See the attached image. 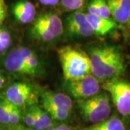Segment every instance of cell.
<instances>
[{"instance_id":"3","label":"cell","mask_w":130,"mask_h":130,"mask_svg":"<svg viewBox=\"0 0 130 130\" xmlns=\"http://www.w3.org/2000/svg\"><path fill=\"white\" fill-rule=\"evenodd\" d=\"M58 56L65 81H72L92 74L91 61L88 54L72 46L59 48Z\"/></svg>"},{"instance_id":"5","label":"cell","mask_w":130,"mask_h":130,"mask_svg":"<svg viewBox=\"0 0 130 130\" xmlns=\"http://www.w3.org/2000/svg\"><path fill=\"white\" fill-rule=\"evenodd\" d=\"M108 91L119 113L124 116H130V83L124 80L111 79L103 85Z\"/></svg>"},{"instance_id":"24","label":"cell","mask_w":130,"mask_h":130,"mask_svg":"<svg viewBox=\"0 0 130 130\" xmlns=\"http://www.w3.org/2000/svg\"><path fill=\"white\" fill-rule=\"evenodd\" d=\"M60 1L61 0H39V2L44 6L53 7L60 4Z\"/></svg>"},{"instance_id":"12","label":"cell","mask_w":130,"mask_h":130,"mask_svg":"<svg viewBox=\"0 0 130 130\" xmlns=\"http://www.w3.org/2000/svg\"><path fill=\"white\" fill-rule=\"evenodd\" d=\"M85 15L95 35L106 36L115 29L117 25L116 21L111 18H103L88 13H86Z\"/></svg>"},{"instance_id":"13","label":"cell","mask_w":130,"mask_h":130,"mask_svg":"<svg viewBox=\"0 0 130 130\" xmlns=\"http://www.w3.org/2000/svg\"><path fill=\"white\" fill-rule=\"evenodd\" d=\"M42 103H47L71 112L72 109V101L71 98L64 93L46 91L41 95Z\"/></svg>"},{"instance_id":"7","label":"cell","mask_w":130,"mask_h":130,"mask_svg":"<svg viewBox=\"0 0 130 130\" xmlns=\"http://www.w3.org/2000/svg\"><path fill=\"white\" fill-rule=\"evenodd\" d=\"M5 98L20 108L32 103L36 99L32 85L24 82L14 83L11 85L6 90Z\"/></svg>"},{"instance_id":"2","label":"cell","mask_w":130,"mask_h":130,"mask_svg":"<svg viewBox=\"0 0 130 130\" xmlns=\"http://www.w3.org/2000/svg\"><path fill=\"white\" fill-rule=\"evenodd\" d=\"M5 67L8 72L27 77H39L43 66L35 51L26 47L14 48L5 58Z\"/></svg>"},{"instance_id":"28","label":"cell","mask_w":130,"mask_h":130,"mask_svg":"<svg viewBox=\"0 0 130 130\" xmlns=\"http://www.w3.org/2000/svg\"><path fill=\"white\" fill-rule=\"evenodd\" d=\"M126 25L127 28H129V30H130V18H129V20H128V22H127V23L126 24Z\"/></svg>"},{"instance_id":"19","label":"cell","mask_w":130,"mask_h":130,"mask_svg":"<svg viewBox=\"0 0 130 130\" xmlns=\"http://www.w3.org/2000/svg\"><path fill=\"white\" fill-rule=\"evenodd\" d=\"M11 103L6 98L0 100V124L9 125V111Z\"/></svg>"},{"instance_id":"10","label":"cell","mask_w":130,"mask_h":130,"mask_svg":"<svg viewBox=\"0 0 130 130\" xmlns=\"http://www.w3.org/2000/svg\"><path fill=\"white\" fill-rule=\"evenodd\" d=\"M12 14L19 23L29 24L36 18V9L29 0H20L12 7Z\"/></svg>"},{"instance_id":"23","label":"cell","mask_w":130,"mask_h":130,"mask_svg":"<svg viewBox=\"0 0 130 130\" xmlns=\"http://www.w3.org/2000/svg\"><path fill=\"white\" fill-rule=\"evenodd\" d=\"M7 15V6L5 0H0V25L5 21Z\"/></svg>"},{"instance_id":"26","label":"cell","mask_w":130,"mask_h":130,"mask_svg":"<svg viewBox=\"0 0 130 130\" xmlns=\"http://www.w3.org/2000/svg\"><path fill=\"white\" fill-rule=\"evenodd\" d=\"M56 130H72L70 126L66 124H61V125L56 126Z\"/></svg>"},{"instance_id":"25","label":"cell","mask_w":130,"mask_h":130,"mask_svg":"<svg viewBox=\"0 0 130 130\" xmlns=\"http://www.w3.org/2000/svg\"><path fill=\"white\" fill-rule=\"evenodd\" d=\"M8 126L5 130H33L32 129L28 128L26 126H23L21 124H16V125H7Z\"/></svg>"},{"instance_id":"27","label":"cell","mask_w":130,"mask_h":130,"mask_svg":"<svg viewBox=\"0 0 130 130\" xmlns=\"http://www.w3.org/2000/svg\"><path fill=\"white\" fill-rule=\"evenodd\" d=\"M5 82V79L4 78V77L2 76V74L0 73V89L2 88L4 85Z\"/></svg>"},{"instance_id":"9","label":"cell","mask_w":130,"mask_h":130,"mask_svg":"<svg viewBox=\"0 0 130 130\" xmlns=\"http://www.w3.org/2000/svg\"><path fill=\"white\" fill-rule=\"evenodd\" d=\"M43 26L51 32L54 37H59L64 32V24L59 14L55 12H48L39 14L33 21Z\"/></svg>"},{"instance_id":"6","label":"cell","mask_w":130,"mask_h":130,"mask_svg":"<svg viewBox=\"0 0 130 130\" xmlns=\"http://www.w3.org/2000/svg\"><path fill=\"white\" fill-rule=\"evenodd\" d=\"M65 88L70 96L80 101L99 93L100 83L93 74H90L83 78L66 82Z\"/></svg>"},{"instance_id":"15","label":"cell","mask_w":130,"mask_h":130,"mask_svg":"<svg viewBox=\"0 0 130 130\" xmlns=\"http://www.w3.org/2000/svg\"><path fill=\"white\" fill-rule=\"evenodd\" d=\"M83 130H125L123 121L116 116H110L105 121L94 124Z\"/></svg>"},{"instance_id":"14","label":"cell","mask_w":130,"mask_h":130,"mask_svg":"<svg viewBox=\"0 0 130 130\" xmlns=\"http://www.w3.org/2000/svg\"><path fill=\"white\" fill-rule=\"evenodd\" d=\"M88 13L103 18H111V12L106 0H90L88 5Z\"/></svg>"},{"instance_id":"16","label":"cell","mask_w":130,"mask_h":130,"mask_svg":"<svg viewBox=\"0 0 130 130\" xmlns=\"http://www.w3.org/2000/svg\"><path fill=\"white\" fill-rule=\"evenodd\" d=\"M43 108L49 114L52 119L63 121L67 120L70 115V112L59 107L51 105L47 103H42Z\"/></svg>"},{"instance_id":"4","label":"cell","mask_w":130,"mask_h":130,"mask_svg":"<svg viewBox=\"0 0 130 130\" xmlns=\"http://www.w3.org/2000/svg\"><path fill=\"white\" fill-rule=\"evenodd\" d=\"M80 114L84 120L97 124L108 119L111 113L110 96L108 93H98L78 102Z\"/></svg>"},{"instance_id":"17","label":"cell","mask_w":130,"mask_h":130,"mask_svg":"<svg viewBox=\"0 0 130 130\" xmlns=\"http://www.w3.org/2000/svg\"><path fill=\"white\" fill-rule=\"evenodd\" d=\"M31 34L38 40L43 42H51L55 38L46 28L35 22L32 23Z\"/></svg>"},{"instance_id":"21","label":"cell","mask_w":130,"mask_h":130,"mask_svg":"<svg viewBox=\"0 0 130 130\" xmlns=\"http://www.w3.org/2000/svg\"><path fill=\"white\" fill-rule=\"evenodd\" d=\"M22 118H23V116H22L20 108L19 107L14 106V104H12L11 103L10 111H9V125L19 124Z\"/></svg>"},{"instance_id":"11","label":"cell","mask_w":130,"mask_h":130,"mask_svg":"<svg viewBox=\"0 0 130 130\" xmlns=\"http://www.w3.org/2000/svg\"><path fill=\"white\" fill-rule=\"evenodd\" d=\"M106 2L116 23H127L130 18V0H106Z\"/></svg>"},{"instance_id":"8","label":"cell","mask_w":130,"mask_h":130,"mask_svg":"<svg viewBox=\"0 0 130 130\" xmlns=\"http://www.w3.org/2000/svg\"><path fill=\"white\" fill-rule=\"evenodd\" d=\"M86 13L80 11L72 12L65 20L67 33L74 37H90L95 33L86 19Z\"/></svg>"},{"instance_id":"22","label":"cell","mask_w":130,"mask_h":130,"mask_svg":"<svg viewBox=\"0 0 130 130\" xmlns=\"http://www.w3.org/2000/svg\"><path fill=\"white\" fill-rule=\"evenodd\" d=\"M23 121L27 127L30 128V129L33 128V125H34V115H33V113H32L30 108L24 113Z\"/></svg>"},{"instance_id":"29","label":"cell","mask_w":130,"mask_h":130,"mask_svg":"<svg viewBox=\"0 0 130 130\" xmlns=\"http://www.w3.org/2000/svg\"><path fill=\"white\" fill-rule=\"evenodd\" d=\"M46 130H56V126H52V127H50V128L47 129Z\"/></svg>"},{"instance_id":"1","label":"cell","mask_w":130,"mask_h":130,"mask_svg":"<svg viewBox=\"0 0 130 130\" xmlns=\"http://www.w3.org/2000/svg\"><path fill=\"white\" fill-rule=\"evenodd\" d=\"M92 74L101 80L117 78L125 71V65L120 51L112 46L92 47L88 52Z\"/></svg>"},{"instance_id":"20","label":"cell","mask_w":130,"mask_h":130,"mask_svg":"<svg viewBox=\"0 0 130 130\" xmlns=\"http://www.w3.org/2000/svg\"><path fill=\"white\" fill-rule=\"evenodd\" d=\"M12 38L9 32L3 28H0V54L7 50L11 45Z\"/></svg>"},{"instance_id":"18","label":"cell","mask_w":130,"mask_h":130,"mask_svg":"<svg viewBox=\"0 0 130 130\" xmlns=\"http://www.w3.org/2000/svg\"><path fill=\"white\" fill-rule=\"evenodd\" d=\"M32 108L38 118L40 122L41 123L42 126H43L44 129L46 130L47 129L54 126L51 117L43 108L38 106H32Z\"/></svg>"}]
</instances>
